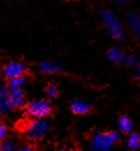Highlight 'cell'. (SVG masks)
<instances>
[{
  "instance_id": "obj_10",
  "label": "cell",
  "mask_w": 140,
  "mask_h": 151,
  "mask_svg": "<svg viewBox=\"0 0 140 151\" xmlns=\"http://www.w3.org/2000/svg\"><path fill=\"white\" fill-rule=\"evenodd\" d=\"M118 127L120 129L122 133L127 134V133H131L132 129H133V124H132V120L127 116V115H120L119 119H118Z\"/></svg>"
},
{
  "instance_id": "obj_2",
  "label": "cell",
  "mask_w": 140,
  "mask_h": 151,
  "mask_svg": "<svg viewBox=\"0 0 140 151\" xmlns=\"http://www.w3.org/2000/svg\"><path fill=\"white\" fill-rule=\"evenodd\" d=\"M50 129V124L46 119H33L31 121L25 124L23 132L25 136L31 139H39Z\"/></svg>"
},
{
  "instance_id": "obj_12",
  "label": "cell",
  "mask_w": 140,
  "mask_h": 151,
  "mask_svg": "<svg viewBox=\"0 0 140 151\" xmlns=\"http://www.w3.org/2000/svg\"><path fill=\"white\" fill-rule=\"evenodd\" d=\"M127 22L130 27L134 30V32L137 34V36H139L140 34V20H139V16L138 14L136 12H130L127 14Z\"/></svg>"
},
{
  "instance_id": "obj_5",
  "label": "cell",
  "mask_w": 140,
  "mask_h": 151,
  "mask_svg": "<svg viewBox=\"0 0 140 151\" xmlns=\"http://www.w3.org/2000/svg\"><path fill=\"white\" fill-rule=\"evenodd\" d=\"M25 72V66L22 63L19 61H11V63H6L1 70L2 75L8 80H12L15 77L22 76Z\"/></svg>"
},
{
  "instance_id": "obj_11",
  "label": "cell",
  "mask_w": 140,
  "mask_h": 151,
  "mask_svg": "<svg viewBox=\"0 0 140 151\" xmlns=\"http://www.w3.org/2000/svg\"><path fill=\"white\" fill-rule=\"evenodd\" d=\"M39 69L43 72V73H46V74H53V73H57L62 69V66L58 65V63H53V61H43L39 65Z\"/></svg>"
},
{
  "instance_id": "obj_20",
  "label": "cell",
  "mask_w": 140,
  "mask_h": 151,
  "mask_svg": "<svg viewBox=\"0 0 140 151\" xmlns=\"http://www.w3.org/2000/svg\"><path fill=\"white\" fill-rule=\"evenodd\" d=\"M53 151H68V150L65 149V148H57V149H54Z\"/></svg>"
},
{
  "instance_id": "obj_4",
  "label": "cell",
  "mask_w": 140,
  "mask_h": 151,
  "mask_svg": "<svg viewBox=\"0 0 140 151\" xmlns=\"http://www.w3.org/2000/svg\"><path fill=\"white\" fill-rule=\"evenodd\" d=\"M52 111V106L45 99L31 101L25 107L27 114L33 119H45Z\"/></svg>"
},
{
  "instance_id": "obj_19",
  "label": "cell",
  "mask_w": 140,
  "mask_h": 151,
  "mask_svg": "<svg viewBox=\"0 0 140 151\" xmlns=\"http://www.w3.org/2000/svg\"><path fill=\"white\" fill-rule=\"evenodd\" d=\"M19 151H35L31 147H23V148H21Z\"/></svg>"
},
{
  "instance_id": "obj_13",
  "label": "cell",
  "mask_w": 140,
  "mask_h": 151,
  "mask_svg": "<svg viewBox=\"0 0 140 151\" xmlns=\"http://www.w3.org/2000/svg\"><path fill=\"white\" fill-rule=\"evenodd\" d=\"M126 145L131 150H138L140 147V136L138 133H131L126 139Z\"/></svg>"
},
{
  "instance_id": "obj_18",
  "label": "cell",
  "mask_w": 140,
  "mask_h": 151,
  "mask_svg": "<svg viewBox=\"0 0 140 151\" xmlns=\"http://www.w3.org/2000/svg\"><path fill=\"white\" fill-rule=\"evenodd\" d=\"M137 63H138V59H137L136 57H133V55H127L125 65H127V66H133V65H136Z\"/></svg>"
},
{
  "instance_id": "obj_16",
  "label": "cell",
  "mask_w": 140,
  "mask_h": 151,
  "mask_svg": "<svg viewBox=\"0 0 140 151\" xmlns=\"http://www.w3.org/2000/svg\"><path fill=\"white\" fill-rule=\"evenodd\" d=\"M46 93H48V96L50 98H56L58 96V93H59V90H58V88L54 84H50L46 88Z\"/></svg>"
},
{
  "instance_id": "obj_9",
  "label": "cell",
  "mask_w": 140,
  "mask_h": 151,
  "mask_svg": "<svg viewBox=\"0 0 140 151\" xmlns=\"http://www.w3.org/2000/svg\"><path fill=\"white\" fill-rule=\"evenodd\" d=\"M71 110L74 114H86L90 110V105L82 99H74L71 103Z\"/></svg>"
},
{
  "instance_id": "obj_3",
  "label": "cell",
  "mask_w": 140,
  "mask_h": 151,
  "mask_svg": "<svg viewBox=\"0 0 140 151\" xmlns=\"http://www.w3.org/2000/svg\"><path fill=\"white\" fill-rule=\"evenodd\" d=\"M102 20H103V23L107 28V31L109 32V35L111 37L117 39V40H120L124 37L123 25L112 13H110L109 11H103L102 12Z\"/></svg>"
},
{
  "instance_id": "obj_17",
  "label": "cell",
  "mask_w": 140,
  "mask_h": 151,
  "mask_svg": "<svg viewBox=\"0 0 140 151\" xmlns=\"http://www.w3.org/2000/svg\"><path fill=\"white\" fill-rule=\"evenodd\" d=\"M7 133H8V130H7V126H6L2 121H0V142H2L4 139H6Z\"/></svg>"
},
{
  "instance_id": "obj_8",
  "label": "cell",
  "mask_w": 140,
  "mask_h": 151,
  "mask_svg": "<svg viewBox=\"0 0 140 151\" xmlns=\"http://www.w3.org/2000/svg\"><path fill=\"white\" fill-rule=\"evenodd\" d=\"M126 53L122 49H118V47H112L108 51V59L112 63H125L126 61Z\"/></svg>"
},
{
  "instance_id": "obj_1",
  "label": "cell",
  "mask_w": 140,
  "mask_h": 151,
  "mask_svg": "<svg viewBox=\"0 0 140 151\" xmlns=\"http://www.w3.org/2000/svg\"><path fill=\"white\" fill-rule=\"evenodd\" d=\"M120 139V134L117 132H97L91 136V148L96 151H110L111 147Z\"/></svg>"
},
{
  "instance_id": "obj_21",
  "label": "cell",
  "mask_w": 140,
  "mask_h": 151,
  "mask_svg": "<svg viewBox=\"0 0 140 151\" xmlns=\"http://www.w3.org/2000/svg\"><path fill=\"white\" fill-rule=\"evenodd\" d=\"M0 75H1V69H0Z\"/></svg>"
},
{
  "instance_id": "obj_14",
  "label": "cell",
  "mask_w": 140,
  "mask_h": 151,
  "mask_svg": "<svg viewBox=\"0 0 140 151\" xmlns=\"http://www.w3.org/2000/svg\"><path fill=\"white\" fill-rule=\"evenodd\" d=\"M27 82V77L25 76H19V77H15V78H12L9 80L8 82V87L11 89H16V88H21L23 84Z\"/></svg>"
},
{
  "instance_id": "obj_15",
  "label": "cell",
  "mask_w": 140,
  "mask_h": 151,
  "mask_svg": "<svg viewBox=\"0 0 140 151\" xmlns=\"http://www.w3.org/2000/svg\"><path fill=\"white\" fill-rule=\"evenodd\" d=\"M15 145L12 139H4L0 142V151H14Z\"/></svg>"
},
{
  "instance_id": "obj_6",
  "label": "cell",
  "mask_w": 140,
  "mask_h": 151,
  "mask_svg": "<svg viewBox=\"0 0 140 151\" xmlns=\"http://www.w3.org/2000/svg\"><path fill=\"white\" fill-rule=\"evenodd\" d=\"M12 109L9 101V90L6 86L0 84V113H8Z\"/></svg>"
},
{
  "instance_id": "obj_7",
  "label": "cell",
  "mask_w": 140,
  "mask_h": 151,
  "mask_svg": "<svg viewBox=\"0 0 140 151\" xmlns=\"http://www.w3.org/2000/svg\"><path fill=\"white\" fill-rule=\"evenodd\" d=\"M9 101L12 107H21L25 105V93L21 88L9 89Z\"/></svg>"
}]
</instances>
